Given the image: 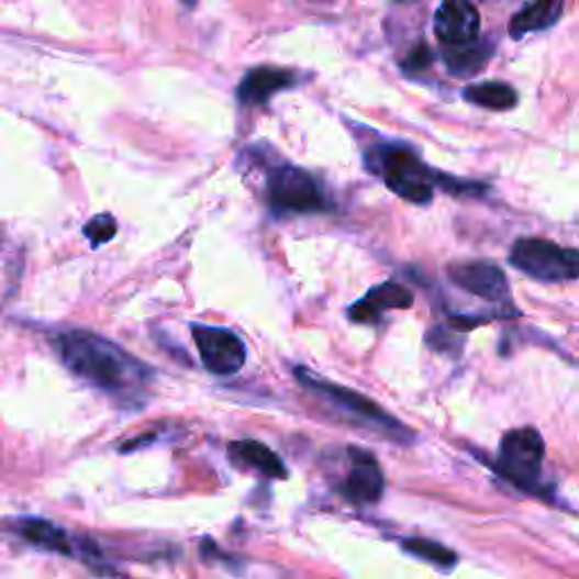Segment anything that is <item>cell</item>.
I'll return each instance as SVG.
<instances>
[{"mask_svg": "<svg viewBox=\"0 0 579 579\" xmlns=\"http://www.w3.org/2000/svg\"><path fill=\"white\" fill-rule=\"evenodd\" d=\"M62 363L93 388L113 397H134L152 380V369L96 333L68 331L57 337Z\"/></svg>", "mask_w": 579, "mask_h": 579, "instance_id": "1", "label": "cell"}, {"mask_svg": "<svg viewBox=\"0 0 579 579\" xmlns=\"http://www.w3.org/2000/svg\"><path fill=\"white\" fill-rule=\"evenodd\" d=\"M369 164H376V172L382 177L385 186L405 202L431 204L442 175L423 164L414 149L405 145H382L376 147Z\"/></svg>", "mask_w": 579, "mask_h": 579, "instance_id": "2", "label": "cell"}, {"mask_svg": "<svg viewBox=\"0 0 579 579\" xmlns=\"http://www.w3.org/2000/svg\"><path fill=\"white\" fill-rule=\"evenodd\" d=\"M510 263L523 275L544 283H564L579 277V254L544 238L516 241Z\"/></svg>", "mask_w": 579, "mask_h": 579, "instance_id": "3", "label": "cell"}, {"mask_svg": "<svg viewBox=\"0 0 579 579\" xmlns=\"http://www.w3.org/2000/svg\"><path fill=\"white\" fill-rule=\"evenodd\" d=\"M546 457L544 437L534 428H516L500 439L496 471L523 491H532L542 478Z\"/></svg>", "mask_w": 579, "mask_h": 579, "instance_id": "4", "label": "cell"}, {"mask_svg": "<svg viewBox=\"0 0 579 579\" xmlns=\"http://www.w3.org/2000/svg\"><path fill=\"white\" fill-rule=\"evenodd\" d=\"M299 382L303 385L305 390H311L313 394L322 397L324 401H329L331 405H335L337 410L342 412H349V414H356L360 421L369 423V426H376L380 431H388V433H394L397 437H403L401 433H408L401 423L392 416L385 412L380 405H376L371 399L349 390V388H339V385L331 382V380H324L320 376H315L313 371H308V369H297L294 371ZM410 435V433H408Z\"/></svg>", "mask_w": 579, "mask_h": 579, "instance_id": "5", "label": "cell"}, {"mask_svg": "<svg viewBox=\"0 0 579 579\" xmlns=\"http://www.w3.org/2000/svg\"><path fill=\"white\" fill-rule=\"evenodd\" d=\"M267 198L279 213H318L326 209L318 181L292 164H283L269 175Z\"/></svg>", "mask_w": 579, "mask_h": 579, "instance_id": "6", "label": "cell"}, {"mask_svg": "<svg viewBox=\"0 0 579 579\" xmlns=\"http://www.w3.org/2000/svg\"><path fill=\"white\" fill-rule=\"evenodd\" d=\"M192 339L200 352L204 367L215 376H234L243 369L247 360V352L243 339L222 326L192 324Z\"/></svg>", "mask_w": 579, "mask_h": 579, "instance_id": "7", "label": "cell"}, {"mask_svg": "<svg viewBox=\"0 0 579 579\" xmlns=\"http://www.w3.org/2000/svg\"><path fill=\"white\" fill-rule=\"evenodd\" d=\"M450 281L485 301L503 303L510 299V281L503 269L489 260L459 263L448 267Z\"/></svg>", "mask_w": 579, "mask_h": 579, "instance_id": "8", "label": "cell"}, {"mask_svg": "<svg viewBox=\"0 0 579 579\" xmlns=\"http://www.w3.org/2000/svg\"><path fill=\"white\" fill-rule=\"evenodd\" d=\"M349 459L352 469L339 485V493L354 505H376L385 489L378 459L360 448H349Z\"/></svg>", "mask_w": 579, "mask_h": 579, "instance_id": "9", "label": "cell"}, {"mask_svg": "<svg viewBox=\"0 0 579 579\" xmlns=\"http://www.w3.org/2000/svg\"><path fill=\"white\" fill-rule=\"evenodd\" d=\"M435 34L446 46L476 42L480 34V14L471 0H444L435 14Z\"/></svg>", "mask_w": 579, "mask_h": 579, "instance_id": "10", "label": "cell"}, {"mask_svg": "<svg viewBox=\"0 0 579 579\" xmlns=\"http://www.w3.org/2000/svg\"><path fill=\"white\" fill-rule=\"evenodd\" d=\"M412 303H414V297L410 290H405L403 286L394 281H388V283H380L371 288L365 299L354 303L349 318L360 324H374L380 320L382 313L397 311V308L399 311H405V308H410Z\"/></svg>", "mask_w": 579, "mask_h": 579, "instance_id": "11", "label": "cell"}, {"mask_svg": "<svg viewBox=\"0 0 579 579\" xmlns=\"http://www.w3.org/2000/svg\"><path fill=\"white\" fill-rule=\"evenodd\" d=\"M294 87V75L283 68L260 66L249 70L238 87V100L243 104H265L283 89Z\"/></svg>", "mask_w": 579, "mask_h": 579, "instance_id": "12", "label": "cell"}, {"mask_svg": "<svg viewBox=\"0 0 579 579\" xmlns=\"http://www.w3.org/2000/svg\"><path fill=\"white\" fill-rule=\"evenodd\" d=\"M229 455H231V459L236 461V465L254 469L267 478H275V480L288 478V471H286V465L281 461V457L272 448H267L265 444H260L256 439L231 442Z\"/></svg>", "mask_w": 579, "mask_h": 579, "instance_id": "13", "label": "cell"}, {"mask_svg": "<svg viewBox=\"0 0 579 579\" xmlns=\"http://www.w3.org/2000/svg\"><path fill=\"white\" fill-rule=\"evenodd\" d=\"M564 12V0H532L510 23V34L521 38L532 32H542L553 27Z\"/></svg>", "mask_w": 579, "mask_h": 579, "instance_id": "14", "label": "cell"}, {"mask_svg": "<svg viewBox=\"0 0 579 579\" xmlns=\"http://www.w3.org/2000/svg\"><path fill=\"white\" fill-rule=\"evenodd\" d=\"M27 544L59 555H73V538L59 525L44 519H25L16 525Z\"/></svg>", "mask_w": 579, "mask_h": 579, "instance_id": "15", "label": "cell"}, {"mask_svg": "<svg viewBox=\"0 0 579 579\" xmlns=\"http://www.w3.org/2000/svg\"><path fill=\"white\" fill-rule=\"evenodd\" d=\"M493 55V46L487 42H469V44H459V46H448L444 51V62L448 70L457 77H469L476 75L478 70L485 68L489 57Z\"/></svg>", "mask_w": 579, "mask_h": 579, "instance_id": "16", "label": "cell"}, {"mask_svg": "<svg viewBox=\"0 0 579 579\" xmlns=\"http://www.w3.org/2000/svg\"><path fill=\"white\" fill-rule=\"evenodd\" d=\"M465 100L471 104H478L482 109H493V111H505L514 109L519 102V96L514 87L505 82H482V85H471L465 89Z\"/></svg>", "mask_w": 579, "mask_h": 579, "instance_id": "17", "label": "cell"}, {"mask_svg": "<svg viewBox=\"0 0 579 579\" xmlns=\"http://www.w3.org/2000/svg\"><path fill=\"white\" fill-rule=\"evenodd\" d=\"M403 550L444 568H450L457 561V555L453 550L444 548L442 544L428 542V538H403Z\"/></svg>", "mask_w": 579, "mask_h": 579, "instance_id": "18", "label": "cell"}, {"mask_svg": "<svg viewBox=\"0 0 579 579\" xmlns=\"http://www.w3.org/2000/svg\"><path fill=\"white\" fill-rule=\"evenodd\" d=\"M115 229H119V224H115L113 215L102 213V215H96V218L85 226V236L91 241L93 247H98V245H102V243H109V241L115 236Z\"/></svg>", "mask_w": 579, "mask_h": 579, "instance_id": "19", "label": "cell"}, {"mask_svg": "<svg viewBox=\"0 0 579 579\" xmlns=\"http://www.w3.org/2000/svg\"><path fill=\"white\" fill-rule=\"evenodd\" d=\"M433 64V53L426 44H421L416 46L405 59H403V68L408 73H421V70H426L428 66Z\"/></svg>", "mask_w": 579, "mask_h": 579, "instance_id": "20", "label": "cell"}]
</instances>
